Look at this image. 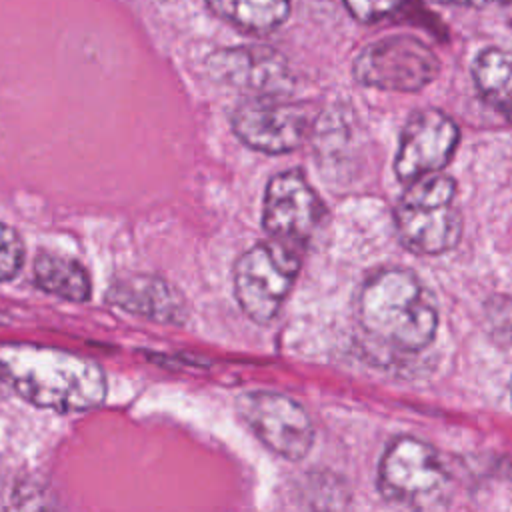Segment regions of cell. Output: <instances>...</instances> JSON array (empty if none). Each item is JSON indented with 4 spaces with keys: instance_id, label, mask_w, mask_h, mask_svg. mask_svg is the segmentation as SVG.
<instances>
[{
    "instance_id": "obj_1",
    "label": "cell",
    "mask_w": 512,
    "mask_h": 512,
    "mask_svg": "<svg viewBox=\"0 0 512 512\" xmlns=\"http://www.w3.org/2000/svg\"><path fill=\"white\" fill-rule=\"evenodd\" d=\"M2 378L30 404L82 412L106 398L104 370L90 358L40 344L0 346Z\"/></svg>"
},
{
    "instance_id": "obj_2",
    "label": "cell",
    "mask_w": 512,
    "mask_h": 512,
    "mask_svg": "<svg viewBox=\"0 0 512 512\" xmlns=\"http://www.w3.org/2000/svg\"><path fill=\"white\" fill-rule=\"evenodd\" d=\"M358 318L372 338L402 352L426 348L438 328V310L430 294L404 268L380 270L364 282Z\"/></svg>"
},
{
    "instance_id": "obj_3",
    "label": "cell",
    "mask_w": 512,
    "mask_h": 512,
    "mask_svg": "<svg viewBox=\"0 0 512 512\" xmlns=\"http://www.w3.org/2000/svg\"><path fill=\"white\" fill-rule=\"evenodd\" d=\"M454 198L456 184L448 176L434 172L410 182L394 208V222L412 252L436 256L460 242L462 214Z\"/></svg>"
},
{
    "instance_id": "obj_4",
    "label": "cell",
    "mask_w": 512,
    "mask_h": 512,
    "mask_svg": "<svg viewBox=\"0 0 512 512\" xmlns=\"http://www.w3.org/2000/svg\"><path fill=\"white\" fill-rule=\"evenodd\" d=\"M378 488L390 502L430 510L446 506L450 474L430 444L412 436H400L386 448L380 460Z\"/></svg>"
},
{
    "instance_id": "obj_5",
    "label": "cell",
    "mask_w": 512,
    "mask_h": 512,
    "mask_svg": "<svg viewBox=\"0 0 512 512\" xmlns=\"http://www.w3.org/2000/svg\"><path fill=\"white\" fill-rule=\"evenodd\" d=\"M300 270V248L266 240L246 250L234 264V294L242 312L258 322H270L282 308Z\"/></svg>"
},
{
    "instance_id": "obj_6",
    "label": "cell",
    "mask_w": 512,
    "mask_h": 512,
    "mask_svg": "<svg viewBox=\"0 0 512 512\" xmlns=\"http://www.w3.org/2000/svg\"><path fill=\"white\" fill-rule=\"evenodd\" d=\"M354 78L370 88L416 92L440 72V62L422 40L396 34L364 46L354 58Z\"/></svg>"
},
{
    "instance_id": "obj_7",
    "label": "cell",
    "mask_w": 512,
    "mask_h": 512,
    "mask_svg": "<svg viewBox=\"0 0 512 512\" xmlns=\"http://www.w3.org/2000/svg\"><path fill=\"white\" fill-rule=\"evenodd\" d=\"M312 128V108L282 96H250L232 112L234 134L266 154L296 150Z\"/></svg>"
},
{
    "instance_id": "obj_8",
    "label": "cell",
    "mask_w": 512,
    "mask_h": 512,
    "mask_svg": "<svg viewBox=\"0 0 512 512\" xmlns=\"http://www.w3.org/2000/svg\"><path fill=\"white\" fill-rule=\"evenodd\" d=\"M236 408L272 452L288 460H300L310 452L314 428L296 400L272 390H252L238 396Z\"/></svg>"
},
{
    "instance_id": "obj_9",
    "label": "cell",
    "mask_w": 512,
    "mask_h": 512,
    "mask_svg": "<svg viewBox=\"0 0 512 512\" xmlns=\"http://www.w3.org/2000/svg\"><path fill=\"white\" fill-rule=\"evenodd\" d=\"M324 216V206L300 170L276 174L264 192L262 226L270 238L302 248Z\"/></svg>"
},
{
    "instance_id": "obj_10",
    "label": "cell",
    "mask_w": 512,
    "mask_h": 512,
    "mask_svg": "<svg viewBox=\"0 0 512 512\" xmlns=\"http://www.w3.org/2000/svg\"><path fill=\"white\" fill-rule=\"evenodd\" d=\"M460 130L456 122L434 108L414 112L400 138L394 170L402 182L440 172L456 152Z\"/></svg>"
},
{
    "instance_id": "obj_11",
    "label": "cell",
    "mask_w": 512,
    "mask_h": 512,
    "mask_svg": "<svg viewBox=\"0 0 512 512\" xmlns=\"http://www.w3.org/2000/svg\"><path fill=\"white\" fill-rule=\"evenodd\" d=\"M206 68L214 80L254 96H282L294 84L286 58L260 44L216 50L206 60Z\"/></svg>"
},
{
    "instance_id": "obj_12",
    "label": "cell",
    "mask_w": 512,
    "mask_h": 512,
    "mask_svg": "<svg viewBox=\"0 0 512 512\" xmlns=\"http://www.w3.org/2000/svg\"><path fill=\"white\" fill-rule=\"evenodd\" d=\"M106 300L124 312L160 324H184L188 318L180 290L154 274H130L114 280Z\"/></svg>"
},
{
    "instance_id": "obj_13",
    "label": "cell",
    "mask_w": 512,
    "mask_h": 512,
    "mask_svg": "<svg viewBox=\"0 0 512 512\" xmlns=\"http://www.w3.org/2000/svg\"><path fill=\"white\" fill-rule=\"evenodd\" d=\"M34 284L68 302H86L92 292V282L86 268L68 256L38 254L34 260Z\"/></svg>"
},
{
    "instance_id": "obj_14",
    "label": "cell",
    "mask_w": 512,
    "mask_h": 512,
    "mask_svg": "<svg viewBox=\"0 0 512 512\" xmlns=\"http://www.w3.org/2000/svg\"><path fill=\"white\" fill-rule=\"evenodd\" d=\"M206 4L218 18L250 34H268L290 16V0H206Z\"/></svg>"
},
{
    "instance_id": "obj_15",
    "label": "cell",
    "mask_w": 512,
    "mask_h": 512,
    "mask_svg": "<svg viewBox=\"0 0 512 512\" xmlns=\"http://www.w3.org/2000/svg\"><path fill=\"white\" fill-rule=\"evenodd\" d=\"M472 76L488 104L512 124V52L482 50L472 64Z\"/></svg>"
},
{
    "instance_id": "obj_16",
    "label": "cell",
    "mask_w": 512,
    "mask_h": 512,
    "mask_svg": "<svg viewBox=\"0 0 512 512\" xmlns=\"http://www.w3.org/2000/svg\"><path fill=\"white\" fill-rule=\"evenodd\" d=\"M24 264V242L20 234L0 222V282L12 280Z\"/></svg>"
},
{
    "instance_id": "obj_17",
    "label": "cell",
    "mask_w": 512,
    "mask_h": 512,
    "mask_svg": "<svg viewBox=\"0 0 512 512\" xmlns=\"http://www.w3.org/2000/svg\"><path fill=\"white\" fill-rule=\"evenodd\" d=\"M346 10L362 24H374L392 16L402 0H342Z\"/></svg>"
},
{
    "instance_id": "obj_18",
    "label": "cell",
    "mask_w": 512,
    "mask_h": 512,
    "mask_svg": "<svg viewBox=\"0 0 512 512\" xmlns=\"http://www.w3.org/2000/svg\"><path fill=\"white\" fill-rule=\"evenodd\" d=\"M450 4H462V6H490V4H508L512 0H444Z\"/></svg>"
},
{
    "instance_id": "obj_19",
    "label": "cell",
    "mask_w": 512,
    "mask_h": 512,
    "mask_svg": "<svg viewBox=\"0 0 512 512\" xmlns=\"http://www.w3.org/2000/svg\"><path fill=\"white\" fill-rule=\"evenodd\" d=\"M510 394H512V380H510Z\"/></svg>"
},
{
    "instance_id": "obj_20",
    "label": "cell",
    "mask_w": 512,
    "mask_h": 512,
    "mask_svg": "<svg viewBox=\"0 0 512 512\" xmlns=\"http://www.w3.org/2000/svg\"><path fill=\"white\" fill-rule=\"evenodd\" d=\"M0 380H2V372H0Z\"/></svg>"
}]
</instances>
